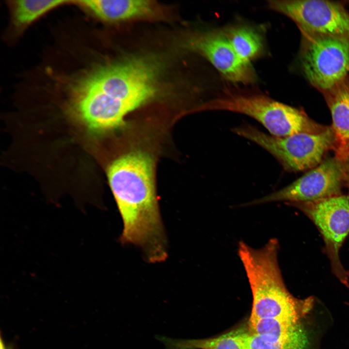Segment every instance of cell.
<instances>
[{
  "instance_id": "obj_1",
  "label": "cell",
  "mask_w": 349,
  "mask_h": 349,
  "mask_svg": "<svg viewBox=\"0 0 349 349\" xmlns=\"http://www.w3.org/2000/svg\"><path fill=\"white\" fill-rule=\"evenodd\" d=\"M105 48L96 60L77 110L79 120L96 132L116 129L130 112L159 97L165 64L152 54L114 56Z\"/></svg>"
},
{
  "instance_id": "obj_2",
  "label": "cell",
  "mask_w": 349,
  "mask_h": 349,
  "mask_svg": "<svg viewBox=\"0 0 349 349\" xmlns=\"http://www.w3.org/2000/svg\"><path fill=\"white\" fill-rule=\"evenodd\" d=\"M155 168L153 157L138 150L121 155L107 170L109 186L123 223L120 241L140 248L144 259L152 263L164 261L168 256Z\"/></svg>"
},
{
  "instance_id": "obj_3",
  "label": "cell",
  "mask_w": 349,
  "mask_h": 349,
  "mask_svg": "<svg viewBox=\"0 0 349 349\" xmlns=\"http://www.w3.org/2000/svg\"><path fill=\"white\" fill-rule=\"evenodd\" d=\"M279 247L275 238L260 249L238 243V254L253 296L249 318L301 320L312 306L313 298L298 300L286 287L278 261Z\"/></svg>"
},
{
  "instance_id": "obj_4",
  "label": "cell",
  "mask_w": 349,
  "mask_h": 349,
  "mask_svg": "<svg viewBox=\"0 0 349 349\" xmlns=\"http://www.w3.org/2000/svg\"><path fill=\"white\" fill-rule=\"evenodd\" d=\"M200 109L247 115L258 121L270 135L276 137L318 133L327 127L311 120L301 111L256 90L225 87Z\"/></svg>"
},
{
  "instance_id": "obj_5",
  "label": "cell",
  "mask_w": 349,
  "mask_h": 349,
  "mask_svg": "<svg viewBox=\"0 0 349 349\" xmlns=\"http://www.w3.org/2000/svg\"><path fill=\"white\" fill-rule=\"evenodd\" d=\"M232 131L265 149L289 171L315 167L335 144L332 127L318 133H299L283 137L268 134L248 124L233 128Z\"/></svg>"
},
{
  "instance_id": "obj_6",
  "label": "cell",
  "mask_w": 349,
  "mask_h": 349,
  "mask_svg": "<svg viewBox=\"0 0 349 349\" xmlns=\"http://www.w3.org/2000/svg\"><path fill=\"white\" fill-rule=\"evenodd\" d=\"M300 61L309 82L326 93L344 81L349 72V38L304 36Z\"/></svg>"
},
{
  "instance_id": "obj_7",
  "label": "cell",
  "mask_w": 349,
  "mask_h": 349,
  "mask_svg": "<svg viewBox=\"0 0 349 349\" xmlns=\"http://www.w3.org/2000/svg\"><path fill=\"white\" fill-rule=\"evenodd\" d=\"M270 10L293 20L304 36L349 38V14L339 3L316 0H271Z\"/></svg>"
},
{
  "instance_id": "obj_8",
  "label": "cell",
  "mask_w": 349,
  "mask_h": 349,
  "mask_svg": "<svg viewBox=\"0 0 349 349\" xmlns=\"http://www.w3.org/2000/svg\"><path fill=\"white\" fill-rule=\"evenodd\" d=\"M346 173L344 161L336 156L329 158L287 186L246 205L274 202L309 203L338 195Z\"/></svg>"
},
{
  "instance_id": "obj_9",
  "label": "cell",
  "mask_w": 349,
  "mask_h": 349,
  "mask_svg": "<svg viewBox=\"0 0 349 349\" xmlns=\"http://www.w3.org/2000/svg\"><path fill=\"white\" fill-rule=\"evenodd\" d=\"M314 223L325 242L326 253L334 274L348 283V274L339 258V250L349 234V196L339 194L317 202L292 203Z\"/></svg>"
},
{
  "instance_id": "obj_10",
  "label": "cell",
  "mask_w": 349,
  "mask_h": 349,
  "mask_svg": "<svg viewBox=\"0 0 349 349\" xmlns=\"http://www.w3.org/2000/svg\"><path fill=\"white\" fill-rule=\"evenodd\" d=\"M185 46L207 60L229 81L249 85L257 80L251 63L237 55L222 28L192 32L187 38Z\"/></svg>"
},
{
  "instance_id": "obj_11",
  "label": "cell",
  "mask_w": 349,
  "mask_h": 349,
  "mask_svg": "<svg viewBox=\"0 0 349 349\" xmlns=\"http://www.w3.org/2000/svg\"><path fill=\"white\" fill-rule=\"evenodd\" d=\"M72 5L93 20L108 24L167 19L164 8L152 0H73Z\"/></svg>"
},
{
  "instance_id": "obj_12",
  "label": "cell",
  "mask_w": 349,
  "mask_h": 349,
  "mask_svg": "<svg viewBox=\"0 0 349 349\" xmlns=\"http://www.w3.org/2000/svg\"><path fill=\"white\" fill-rule=\"evenodd\" d=\"M73 0H8L5 4L8 22L3 34L4 42L12 46L23 36L37 21L51 11L65 5Z\"/></svg>"
},
{
  "instance_id": "obj_13",
  "label": "cell",
  "mask_w": 349,
  "mask_h": 349,
  "mask_svg": "<svg viewBox=\"0 0 349 349\" xmlns=\"http://www.w3.org/2000/svg\"><path fill=\"white\" fill-rule=\"evenodd\" d=\"M301 320L249 318L247 327L251 333L283 349H307V334Z\"/></svg>"
},
{
  "instance_id": "obj_14",
  "label": "cell",
  "mask_w": 349,
  "mask_h": 349,
  "mask_svg": "<svg viewBox=\"0 0 349 349\" xmlns=\"http://www.w3.org/2000/svg\"><path fill=\"white\" fill-rule=\"evenodd\" d=\"M335 136L337 157L346 161L349 157V83L344 81L326 92Z\"/></svg>"
},
{
  "instance_id": "obj_15",
  "label": "cell",
  "mask_w": 349,
  "mask_h": 349,
  "mask_svg": "<svg viewBox=\"0 0 349 349\" xmlns=\"http://www.w3.org/2000/svg\"><path fill=\"white\" fill-rule=\"evenodd\" d=\"M222 29L234 50L243 61L251 63L266 54L264 32L259 27L238 23Z\"/></svg>"
},
{
  "instance_id": "obj_16",
  "label": "cell",
  "mask_w": 349,
  "mask_h": 349,
  "mask_svg": "<svg viewBox=\"0 0 349 349\" xmlns=\"http://www.w3.org/2000/svg\"><path fill=\"white\" fill-rule=\"evenodd\" d=\"M242 327L214 337L177 339L162 337L165 349H246L241 338Z\"/></svg>"
},
{
  "instance_id": "obj_17",
  "label": "cell",
  "mask_w": 349,
  "mask_h": 349,
  "mask_svg": "<svg viewBox=\"0 0 349 349\" xmlns=\"http://www.w3.org/2000/svg\"><path fill=\"white\" fill-rule=\"evenodd\" d=\"M0 349H11L8 348H7L6 347H5V346L4 344V343H3L2 340L1 339V341H0Z\"/></svg>"
},
{
  "instance_id": "obj_18",
  "label": "cell",
  "mask_w": 349,
  "mask_h": 349,
  "mask_svg": "<svg viewBox=\"0 0 349 349\" xmlns=\"http://www.w3.org/2000/svg\"><path fill=\"white\" fill-rule=\"evenodd\" d=\"M348 159L349 160V164H348V169H347V171H348V174L349 179V157L348 158Z\"/></svg>"
}]
</instances>
